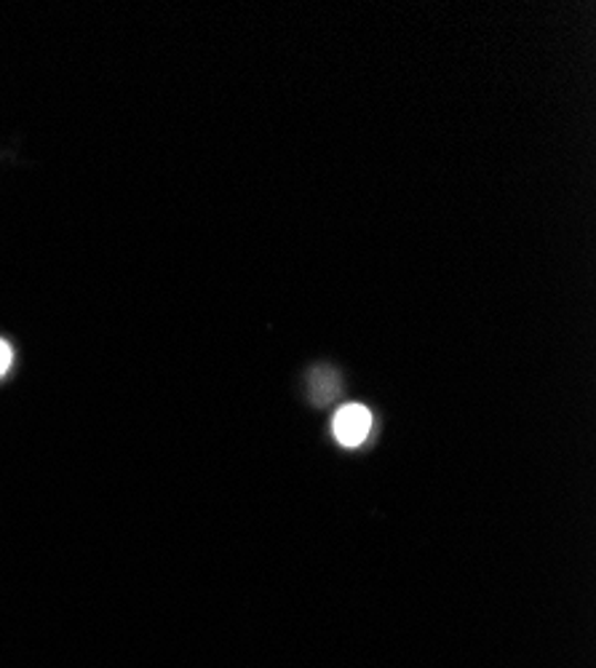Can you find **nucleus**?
<instances>
[{
  "label": "nucleus",
  "instance_id": "obj_1",
  "mask_svg": "<svg viewBox=\"0 0 596 668\" xmlns=\"http://www.w3.org/2000/svg\"><path fill=\"white\" fill-rule=\"evenodd\" d=\"M372 428V415L367 407L362 404H348L335 415V422H332V430H335L337 441L343 447H358L364 439L369 436Z\"/></svg>",
  "mask_w": 596,
  "mask_h": 668
},
{
  "label": "nucleus",
  "instance_id": "obj_2",
  "mask_svg": "<svg viewBox=\"0 0 596 668\" xmlns=\"http://www.w3.org/2000/svg\"><path fill=\"white\" fill-rule=\"evenodd\" d=\"M11 348H9V343H6V340H0V377L6 375V372H9V366H11Z\"/></svg>",
  "mask_w": 596,
  "mask_h": 668
}]
</instances>
